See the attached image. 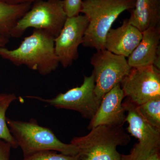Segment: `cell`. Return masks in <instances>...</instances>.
Returning <instances> with one entry per match:
<instances>
[{
	"label": "cell",
	"mask_w": 160,
	"mask_h": 160,
	"mask_svg": "<svg viewBox=\"0 0 160 160\" xmlns=\"http://www.w3.org/2000/svg\"><path fill=\"white\" fill-rule=\"evenodd\" d=\"M63 0H39L17 23L11 37L19 38L29 28L42 29L57 37L67 18Z\"/></svg>",
	"instance_id": "cell-5"
},
{
	"label": "cell",
	"mask_w": 160,
	"mask_h": 160,
	"mask_svg": "<svg viewBox=\"0 0 160 160\" xmlns=\"http://www.w3.org/2000/svg\"><path fill=\"white\" fill-rule=\"evenodd\" d=\"M130 12L129 23L142 32L160 26V0H136L134 9Z\"/></svg>",
	"instance_id": "cell-14"
},
{
	"label": "cell",
	"mask_w": 160,
	"mask_h": 160,
	"mask_svg": "<svg viewBox=\"0 0 160 160\" xmlns=\"http://www.w3.org/2000/svg\"><path fill=\"white\" fill-rule=\"evenodd\" d=\"M9 42V39L0 34V49L4 48Z\"/></svg>",
	"instance_id": "cell-23"
},
{
	"label": "cell",
	"mask_w": 160,
	"mask_h": 160,
	"mask_svg": "<svg viewBox=\"0 0 160 160\" xmlns=\"http://www.w3.org/2000/svg\"><path fill=\"white\" fill-rule=\"evenodd\" d=\"M88 20L84 15L68 17L58 36L54 38L55 51L64 68L71 66L78 57L79 46L82 44Z\"/></svg>",
	"instance_id": "cell-10"
},
{
	"label": "cell",
	"mask_w": 160,
	"mask_h": 160,
	"mask_svg": "<svg viewBox=\"0 0 160 160\" xmlns=\"http://www.w3.org/2000/svg\"><path fill=\"white\" fill-rule=\"evenodd\" d=\"M32 5H12L0 2V34L9 39L11 38L12 30Z\"/></svg>",
	"instance_id": "cell-15"
},
{
	"label": "cell",
	"mask_w": 160,
	"mask_h": 160,
	"mask_svg": "<svg viewBox=\"0 0 160 160\" xmlns=\"http://www.w3.org/2000/svg\"><path fill=\"white\" fill-rule=\"evenodd\" d=\"M39 0H0L2 2L9 4V5H17L24 4H31Z\"/></svg>",
	"instance_id": "cell-21"
},
{
	"label": "cell",
	"mask_w": 160,
	"mask_h": 160,
	"mask_svg": "<svg viewBox=\"0 0 160 160\" xmlns=\"http://www.w3.org/2000/svg\"><path fill=\"white\" fill-rule=\"evenodd\" d=\"M160 27L149 28L142 32L139 44L128 57L131 68L153 65L160 69Z\"/></svg>",
	"instance_id": "cell-12"
},
{
	"label": "cell",
	"mask_w": 160,
	"mask_h": 160,
	"mask_svg": "<svg viewBox=\"0 0 160 160\" xmlns=\"http://www.w3.org/2000/svg\"><path fill=\"white\" fill-rule=\"evenodd\" d=\"M130 142L123 126L102 125L86 135L73 138L70 143L77 147L80 160H121L118 146H127Z\"/></svg>",
	"instance_id": "cell-3"
},
{
	"label": "cell",
	"mask_w": 160,
	"mask_h": 160,
	"mask_svg": "<svg viewBox=\"0 0 160 160\" xmlns=\"http://www.w3.org/2000/svg\"><path fill=\"white\" fill-rule=\"evenodd\" d=\"M125 97L137 106L160 98V70L153 65L131 68L121 83Z\"/></svg>",
	"instance_id": "cell-9"
},
{
	"label": "cell",
	"mask_w": 160,
	"mask_h": 160,
	"mask_svg": "<svg viewBox=\"0 0 160 160\" xmlns=\"http://www.w3.org/2000/svg\"><path fill=\"white\" fill-rule=\"evenodd\" d=\"M125 95L118 84L105 94L93 117L90 120L88 129L99 126H123L126 122V111L122 106Z\"/></svg>",
	"instance_id": "cell-11"
},
{
	"label": "cell",
	"mask_w": 160,
	"mask_h": 160,
	"mask_svg": "<svg viewBox=\"0 0 160 160\" xmlns=\"http://www.w3.org/2000/svg\"><path fill=\"white\" fill-rule=\"evenodd\" d=\"M137 107L140 114L148 122L160 129V98L149 100Z\"/></svg>",
	"instance_id": "cell-17"
},
{
	"label": "cell",
	"mask_w": 160,
	"mask_h": 160,
	"mask_svg": "<svg viewBox=\"0 0 160 160\" xmlns=\"http://www.w3.org/2000/svg\"><path fill=\"white\" fill-rule=\"evenodd\" d=\"M63 2L67 17L76 16L81 13L82 0H63Z\"/></svg>",
	"instance_id": "cell-19"
},
{
	"label": "cell",
	"mask_w": 160,
	"mask_h": 160,
	"mask_svg": "<svg viewBox=\"0 0 160 160\" xmlns=\"http://www.w3.org/2000/svg\"><path fill=\"white\" fill-rule=\"evenodd\" d=\"M142 38V32L126 19L120 27L109 29L106 36L105 49L115 54L128 58Z\"/></svg>",
	"instance_id": "cell-13"
},
{
	"label": "cell",
	"mask_w": 160,
	"mask_h": 160,
	"mask_svg": "<svg viewBox=\"0 0 160 160\" xmlns=\"http://www.w3.org/2000/svg\"><path fill=\"white\" fill-rule=\"evenodd\" d=\"M127 112L126 122L129 126L127 130L138 142L135 145L130 153L122 155L121 160H135L160 149V129L151 125L138 110L137 105L127 99L122 103Z\"/></svg>",
	"instance_id": "cell-7"
},
{
	"label": "cell",
	"mask_w": 160,
	"mask_h": 160,
	"mask_svg": "<svg viewBox=\"0 0 160 160\" xmlns=\"http://www.w3.org/2000/svg\"><path fill=\"white\" fill-rule=\"evenodd\" d=\"M54 38L47 32L34 29L17 49H0V56L15 66H25L41 75H47L55 71L60 64L55 51Z\"/></svg>",
	"instance_id": "cell-1"
},
{
	"label": "cell",
	"mask_w": 160,
	"mask_h": 160,
	"mask_svg": "<svg viewBox=\"0 0 160 160\" xmlns=\"http://www.w3.org/2000/svg\"><path fill=\"white\" fill-rule=\"evenodd\" d=\"M90 63L93 67L92 72L95 82V93L100 102L106 93L118 84H121L131 69L126 58L105 49L94 53Z\"/></svg>",
	"instance_id": "cell-6"
},
{
	"label": "cell",
	"mask_w": 160,
	"mask_h": 160,
	"mask_svg": "<svg viewBox=\"0 0 160 160\" xmlns=\"http://www.w3.org/2000/svg\"><path fill=\"white\" fill-rule=\"evenodd\" d=\"M6 122L24 156L48 150L58 151L67 155L78 154L77 146L61 142L51 129L40 126L34 119L24 122L6 118Z\"/></svg>",
	"instance_id": "cell-4"
},
{
	"label": "cell",
	"mask_w": 160,
	"mask_h": 160,
	"mask_svg": "<svg viewBox=\"0 0 160 160\" xmlns=\"http://www.w3.org/2000/svg\"><path fill=\"white\" fill-rule=\"evenodd\" d=\"M11 148L10 144L0 139V160H9Z\"/></svg>",
	"instance_id": "cell-20"
},
{
	"label": "cell",
	"mask_w": 160,
	"mask_h": 160,
	"mask_svg": "<svg viewBox=\"0 0 160 160\" xmlns=\"http://www.w3.org/2000/svg\"><path fill=\"white\" fill-rule=\"evenodd\" d=\"M95 86L94 76L92 72L90 76L84 77L81 86L72 88L64 93H59L52 98L30 96L26 97L42 101L57 109L78 112L83 118L91 120L101 103L95 93Z\"/></svg>",
	"instance_id": "cell-8"
},
{
	"label": "cell",
	"mask_w": 160,
	"mask_h": 160,
	"mask_svg": "<svg viewBox=\"0 0 160 160\" xmlns=\"http://www.w3.org/2000/svg\"><path fill=\"white\" fill-rule=\"evenodd\" d=\"M18 98L14 93H0V139L9 143L12 148L18 147L6 122V112L12 102Z\"/></svg>",
	"instance_id": "cell-16"
},
{
	"label": "cell",
	"mask_w": 160,
	"mask_h": 160,
	"mask_svg": "<svg viewBox=\"0 0 160 160\" xmlns=\"http://www.w3.org/2000/svg\"><path fill=\"white\" fill-rule=\"evenodd\" d=\"M135 160H160V149H158L145 156Z\"/></svg>",
	"instance_id": "cell-22"
},
{
	"label": "cell",
	"mask_w": 160,
	"mask_h": 160,
	"mask_svg": "<svg viewBox=\"0 0 160 160\" xmlns=\"http://www.w3.org/2000/svg\"><path fill=\"white\" fill-rule=\"evenodd\" d=\"M136 0H84L81 13L88 20L82 45L97 51L105 49L106 34L121 13L134 9Z\"/></svg>",
	"instance_id": "cell-2"
},
{
	"label": "cell",
	"mask_w": 160,
	"mask_h": 160,
	"mask_svg": "<svg viewBox=\"0 0 160 160\" xmlns=\"http://www.w3.org/2000/svg\"><path fill=\"white\" fill-rule=\"evenodd\" d=\"M22 160H80L78 155H67L54 151H42L24 156Z\"/></svg>",
	"instance_id": "cell-18"
}]
</instances>
